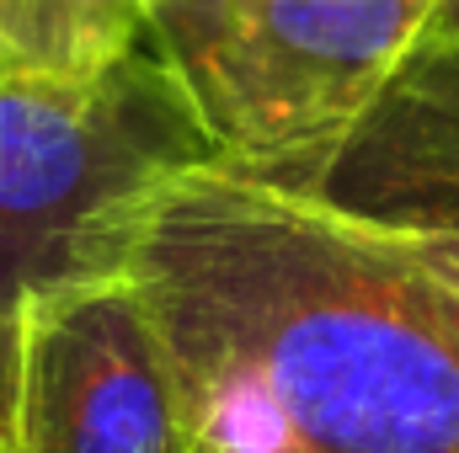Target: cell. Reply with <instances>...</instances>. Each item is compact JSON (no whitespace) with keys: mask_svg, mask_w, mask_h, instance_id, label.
Listing matches in <instances>:
<instances>
[{"mask_svg":"<svg viewBox=\"0 0 459 453\" xmlns=\"http://www.w3.org/2000/svg\"><path fill=\"white\" fill-rule=\"evenodd\" d=\"M0 70H5V64H0Z\"/></svg>","mask_w":459,"mask_h":453,"instance_id":"cell-11","label":"cell"},{"mask_svg":"<svg viewBox=\"0 0 459 453\" xmlns=\"http://www.w3.org/2000/svg\"><path fill=\"white\" fill-rule=\"evenodd\" d=\"M433 32H444V38H455L459 43V0H438V11H433Z\"/></svg>","mask_w":459,"mask_h":453,"instance_id":"cell-9","label":"cell"},{"mask_svg":"<svg viewBox=\"0 0 459 453\" xmlns=\"http://www.w3.org/2000/svg\"><path fill=\"white\" fill-rule=\"evenodd\" d=\"M198 453H209V449H198Z\"/></svg>","mask_w":459,"mask_h":453,"instance_id":"cell-10","label":"cell"},{"mask_svg":"<svg viewBox=\"0 0 459 453\" xmlns=\"http://www.w3.org/2000/svg\"><path fill=\"white\" fill-rule=\"evenodd\" d=\"M438 0H144L220 166L305 192L433 27Z\"/></svg>","mask_w":459,"mask_h":453,"instance_id":"cell-3","label":"cell"},{"mask_svg":"<svg viewBox=\"0 0 459 453\" xmlns=\"http://www.w3.org/2000/svg\"><path fill=\"white\" fill-rule=\"evenodd\" d=\"M390 235H459V43L422 32L379 102L299 192Z\"/></svg>","mask_w":459,"mask_h":453,"instance_id":"cell-5","label":"cell"},{"mask_svg":"<svg viewBox=\"0 0 459 453\" xmlns=\"http://www.w3.org/2000/svg\"><path fill=\"white\" fill-rule=\"evenodd\" d=\"M11 400H16V326H0V453H16Z\"/></svg>","mask_w":459,"mask_h":453,"instance_id":"cell-8","label":"cell"},{"mask_svg":"<svg viewBox=\"0 0 459 453\" xmlns=\"http://www.w3.org/2000/svg\"><path fill=\"white\" fill-rule=\"evenodd\" d=\"M144 43V0H0L5 70L97 75Z\"/></svg>","mask_w":459,"mask_h":453,"instance_id":"cell-6","label":"cell"},{"mask_svg":"<svg viewBox=\"0 0 459 453\" xmlns=\"http://www.w3.org/2000/svg\"><path fill=\"white\" fill-rule=\"evenodd\" d=\"M16 453H198L187 389L128 272L16 310Z\"/></svg>","mask_w":459,"mask_h":453,"instance_id":"cell-4","label":"cell"},{"mask_svg":"<svg viewBox=\"0 0 459 453\" xmlns=\"http://www.w3.org/2000/svg\"><path fill=\"white\" fill-rule=\"evenodd\" d=\"M422 267H433L449 288H459V235H395Z\"/></svg>","mask_w":459,"mask_h":453,"instance_id":"cell-7","label":"cell"},{"mask_svg":"<svg viewBox=\"0 0 459 453\" xmlns=\"http://www.w3.org/2000/svg\"><path fill=\"white\" fill-rule=\"evenodd\" d=\"M209 453H459V288L390 229L220 160L128 256Z\"/></svg>","mask_w":459,"mask_h":453,"instance_id":"cell-1","label":"cell"},{"mask_svg":"<svg viewBox=\"0 0 459 453\" xmlns=\"http://www.w3.org/2000/svg\"><path fill=\"white\" fill-rule=\"evenodd\" d=\"M209 160L150 43L97 75L0 70V326L32 294L128 272L150 198Z\"/></svg>","mask_w":459,"mask_h":453,"instance_id":"cell-2","label":"cell"}]
</instances>
